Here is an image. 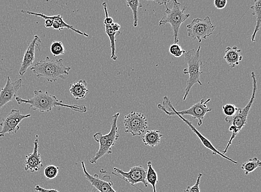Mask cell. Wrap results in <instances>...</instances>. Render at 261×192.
Wrapping results in <instances>:
<instances>
[{"mask_svg":"<svg viewBox=\"0 0 261 192\" xmlns=\"http://www.w3.org/2000/svg\"><path fill=\"white\" fill-rule=\"evenodd\" d=\"M33 93L34 95L30 99L25 100L22 99L20 96H16L15 100L19 105H29L30 109L42 113L49 112L56 107H66L81 114H85L87 112V107L86 105L63 104L62 101H59L55 95L51 94L47 91L35 90Z\"/></svg>","mask_w":261,"mask_h":192,"instance_id":"obj_1","label":"cell"},{"mask_svg":"<svg viewBox=\"0 0 261 192\" xmlns=\"http://www.w3.org/2000/svg\"><path fill=\"white\" fill-rule=\"evenodd\" d=\"M62 62V59H50L47 57L33 65L30 70L38 78L43 77L50 83L55 82L59 78L64 80L65 75H69L71 67L65 66Z\"/></svg>","mask_w":261,"mask_h":192,"instance_id":"obj_2","label":"cell"},{"mask_svg":"<svg viewBox=\"0 0 261 192\" xmlns=\"http://www.w3.org/2000/svg\"><path fill=\"white\" fill-rule=\"evenodd\" d=\"M251 78L253 84V92L251 99L249 100L248 103L244 107L243 109H238L236 114L233 117H226L225 121L227 123L231 124L229 130L232 132L231 137L229 141L226 149L222 152L223 155H226L227 152L232 145L233 140L236 138L237 135L241 131L242 129L246 125L247 117L251 107L253 104L257 89V81L254 72H251Z\"/></svg>","mask_w":261,"mask_h":192,"instance_id":"obj_3","label":"cell"},{"mask_svg":"<svg viewBox=\"0 0 261 192\" xmlns=\"http://www.w3.org/2000/svg\"><path fill=\"white\" fill-rule=\"evenodd\" d=\"M211 101V99H208L204 101V99L200 102L193 105L189 109L183 111H177L173 106L171 101L167 97L164 96L163 98V105L158 104V108L169 116H175L178 114L180 116L188 115L191 116L194 120H197L198 122L197 125L199 127L202 125L203 120L207 113L212 111V109L209 108L207 104Z\"/></svg>","mask_w":261,"mask_h":192,"instance_id":"obj_4","label":"cell"},{"mask_svg":"<svg viewBox=\"0 0 261 192\" xmlns=\"http://www.w3.org/2000/svg\"><path fill=\"white\" fill-rule=\"evenodd\" d=\"M201 46L195 50L192 49L185 52L183 55L187 64V67L183 70L184 75H189V78L187 81V86L185 89V94L183 99L185 101L189 95L191 89L196 83L202 86V83L200 80V76L203 72L201 71V67L202 65V60L200 54Z\"/></svg>","mask_w":261,"mask_h":192,"instance_id":"obj_5","label":"cell"},{"mask_svg":"<svg viewBox=\"0 0 261 192\" xmlns=\"http://www.w3.org/2000/svg\"><path fill=\"white\" fill-rule=\"evenodd\" d=\"M119 116H120V113L118 112L112 116L111 128L108 133L103 135L101 132H98L93 134L94 139L96 142L99 143V149L95 155L90 160L91 164H95L105 155H110L112 153L111 148L120 137L117 126L118 118Z\"/></svg>","mask_w":261,"mask_h":192,"instance_id":"obj_6","label":"cell"},{"mask_svg":"<svg viewBox=\"0 0 261 192\" xmlns=\"http://www.w3.org/2000/svg\"><path fill=\"white\" fill-rule=\"evenodd\" d=\"M181 5L178 0H174L173 8L169 9L167 5L165 13L159 22V26H162L169 24L171 25L173 32L174 43L179 42L178 35L180 27L183 22L189 19L190 14H185L184 11L187 8V5L184 6L183 9L181 8Z\"/></svg>","mask_w":261,"mask_h":192,"instance_id":"obj_7","label":"cell"},{"mask_svg":"<svg viewBox=\"0 0 261 192\" xmlns=\"http://www.w3.org/2000/svg\"><path fill=\"white\" fill-rule=\"evenodd\" d=\"M215 25L212 23L209 17L206 16L204 19L197 18L194 19L191 23L187 25L188 36L201 43L203 39H206L212 35Z\"/></svg>","mask_w":261,"mask_h":192,"instance_id":"obj_8","label":"cell"},{"mask_svg":"<svg viewBox=\"0 0 261 192\" xmlns=\"http://www.w3.org/2000/svg\"><path fill=\"white\" fill-rule=\"evenodd\" d=\"M125 132L130 133L133 137L139 136L147 128L145 116L141 113L132 111L124 116Z\"/></svg>","mask_w":261,"mask_h":192,"instance_id":"obj_9","label":"cell"},{"mask_svg":"<svg viewBox=\"0 0 261 192\" xmlns=\"http://www.w3.org/2000/svg\"><path fill=\"white\" fill-rule=\"evenodd\" d=\"M31 116V114H22L18 110H11L0 123V126L2 127L0 131V137H4L6 134H16L19 131V125L22 121Z\"/></svg>","mask_w":261,"mask_h":192,"instance_id":"obj_10","label":"cell"},{"mask_svg":"<svg viewBox=\"0 0 261 192\" xmlns=\"http://www.w3.org/2000/svg\"><path fill=\"white\" fill-rule=\"evenodd\" d=\"M114 171L115 174L120 175L121 178L123 179L126 182L135 186L136 184L142 183L147 187L146 181L147 170L143 166H134L130 168L129 172H126L122 170V169L115 167Z\"/></svg>","mask_w":261,"mask_h":192,"instance_id":"obj_11","label":"cell"},{"mask_svg":"<svg viewBox=\"0 0 261 192\" xmlns=\"http://www.w3.org/2000/svg\"><path fill=\"white\" fill-rule=\"evenodd\" d=\"M82 167L83 168V173L85 177L88 180V181L93 185V190L92 192H117L113 188V182L111 181L110 177L109 180H105L104 177L100 179L98 174H94L93 176L91 175L86 168V165L84 161L81 162Z\"/></svg>","mask_w":261,"mask_h":192,"instance_id":"obj_12","label":"cell"},{"mask_svg":"<svg viewBox=\"0 0 261 192\" xmlns=\"http://www.w3.org/2000/svg\"><path fill=\"white\" fill-rule=\"evenodd\" d=\"M41 46V39L39 36L35 35L33 37L24 54L19 71L20 76H23L28 69L33 65L35 60V50L38 49L40 52Z\"/></svg>","mask_w":261,"mask_h":192,"instance_id":"obj_13","label":"cell"},{"mask_svg":"<svg viewBox=\"0 0 261 192\" xmlns=\"http://www.w3.org/2000/svg\"><path fill=\"white\" fill-rule=\"evenodd\" d=\"M22 86L21 78L13 82L10 77L8 76L7 82L0 91V109L15 99L17 93Z\"/></svg>","mask_w":261,"mask_h":192,"instance_id":"obj_14","label":"cell"},{"mask_svg":"<svg viewBox=\"0 0 261 192\" xmlns=\"http://www.w3.org/2000/svg\"><path fill=\"white\" fill-rule=\"evenodd\" d=\"M39 135L33 142V150L32 153L26 156L25 161V170L32 173L38 172L43 167V160L41 154L39 153Z\"/></svg>","mask_w":261,"mask_h":192,"instance_id":"obj_15","label":"cell"},{"mask_svg":"<svg viewBox=\"0 0 261 192\" xmlns=\"http://www.w3.org/2000/svg\"><path fill=\"white\" fill-rule=\"evenodd\" d=\"M175 116H178L181 120H182L186 125H188L189 127L191 128L192 132L195 133L197 135V136L199 138L200 140L201 141L203 145L205 147L206 149L208 150L211 151L212 152V154L213 155H219L220 157H222L223 158V159L228 160L230 162H231L233 163L237 164L238 162L237 161H235L234 160H233L232 159H230L229 157H227L225 155H223L222 153H221L220 152L218 151L216 149H215L214 147V146L211 143L210 141L207 139L205 137H204L203 135L198 131V130L192 125V122H190L189 120H187L184 118L183 116H180L178 114H176Z\"/></svg>","mask_w":261,"mask_h":192,"instance_id":"obj_16","label":"cell"},{"mask_svg":"<svg viewBox=\"0 0 261 192\" xmlns=\"http://www.w3.org/2000/svg\"><path fill=\"white\" fill-rule=\"evenodd\" d=\"M241 52V50L237 46L228 47L226 49L224 59L231 68H235L241 63L243 59Z\"/></svg>","mask_w":261,"mask_h":192,"instance_id":"obj_17","label":"cell"},{"mask_svg":"<svg viewBox=\"0 0 261 192\" xmlns=\"http://www.w3.org/2000/svg\"><path fill=\"white\" fill-rule=\"evenodd\" d=\"M70 92L77 101L86 98L89 91L86 80H79L70 84Z\"/></svg>","mask_w":261,"mask_h":192,"instance_id":"obj_18","label":"cell"},{"mask_svg":"<svg viewBox=\"0 0 261 192\" xmlns=\"http://www.w3.org/2000/svg\"><path fill=\"white\" fill-rule=\"evenodd\" d=\"M163 135L158 130H149L147 131L142 137L143 143L151 148H155L161 142Z\"/></svg>","mask_w":261,"mask_h":192,"instance_id":"obj_19","label":"cell"},{"mask_svg":"<svg viewBox=\"0 0 261 192\" xmlns=\"http://www.w3.org/2000/svg\"><path fill=\"white\" fill-rule=\"evenodd\" d=\"M250 8L252 10V15L256 17V25L251 38V42H254L256 41V35L260 29L261 24V0H254L253 5Z\"/></svg>","mask_w":261,"mask_h":192,"instance_id":"obj_20","label":"cell"},{"mask_svg":"<svg viewBox=\"0 0 261 192\" xmlns=\"http://www.w3.org/2000/svg\"><path fill=\"white\" fill-rule=\"evenodd\" d=\"M105 29V33L108 36L110 42L111 56L110 58L112 60L116 61L118 57L116 54V36L121 35L120 31H114L112 30L111 25H104Z\"/></svg>","mask_w":261,"mask_h":192,"instance_id":"obj_21","label":"cell"},{"mask_svg":"<svg viewBox=\"0 0 261 192\" xmlns=\"http://www.w3.org/2000/svg\"><path fill=\"white\" fill-rule=\"evenodd\" d=\"M147 167L146 181L147 183L152 185L153 192H157L156 186L158 182V174L153 168L151 161L147 162Z\"/></svg>","mask_w":261,"mask_h":192,"instance_id":"obj_22","label":"cell"},{"mask_svg":"<svg viewBox=\"0 0 261 192\" xmlns=\"http://www.w3.org/2000/svg\"><path fill=\"white\" fill-rule=\"evenodd\" d=\"M260 166L261 162L257 157H254L253 159H249L247 161L243 163L241 166V169L247 176L249 173L253 172Z\"/></svg>","mask_w":261,"mask_h":192,"instance_id":"obj_23","label":"cell"},{"mask_svg":"<svg viewBox=\"0 0 261 192\" xmlns=\"http://www.w3.org/2000/svg\"><path fill=\"white\" fill-rule=\"evenodd\" d=\"M127 7L132 11L133 14V26L137 27L138 24V10L143 7L142 5L139 2V0H127Z\"/></svg>","mask_w":261,"mask_h":192,"instance_id":"obj_24","label":"cell"},{"mask_svg":"<svg viewBox=\"0 0 261 192\" xmlns=\"http://www.w3.org/2000/svg\"><path fill=\"white\" fill-rule=\"evenodd\" d=\"M50 52L54 57L64 55L65 54V49L63 43L61 41H54L50 46Z\"/></svg>","mask_w":261,"mask_h":192,"instance_id":"obj_25","label":"cell"},{"mask_svg":"<svg viewBox=\"0 0 261 192\" xmlns=\"http://www.w3.org/2000/svg\"><path fill=\"white\" fill-rule=\"evenodd\" d=\"M59 167L54 165H49L44 169V174L49 180H52L58 176Z\"/></svg>","mask_w":261,"mask_h":192,"instance_id":"obj_26","label":"cell"},{"mask_svg":"<svg viewBox=\"0 0 261 192\" xmlns=\"http://www.w3.org/2000/svg\"><path fill=\"white\" fill-rule=\"evenodd\" d=\"M169 53L175 58H180L185 53V51L181 47L178 43H173L169 47Z\"/></svg>","mask_w":261,"mask_h":192,"instance_id":"obj_27","label":"cell"},{"mask_svg":"<svg viewBox=\"0 0 261 192\" xmlns=\"http://www.w3.org/2000/svg\"><path fill=\"white\" fill-rule=\"evenodd\" d=\"M222 112L226 117H233L238 110V107L234 105L226 104L222 106Z\"/></svg>","mask_w":261,"mask_h":192,"instance_id":"obj_28","label":"cell"},{"mask_svg":"<svg viewBox=\"0 0 261 192\" xmlns=\"http://www.w3.org/2000/svg\"><path fill=\"white\" fill-rule=\"evenodd\" d=\"M202 176V173L198 174L195 184L193 186H187L184 192H200V184Z\"/></svg>","mask_w":261,"mask_h":192,"instance_id":"obj_29","label":"cell"},{"mask_svg":"<svg viewBox=\"0 0 261 192\" xmlns=\"http://www.w3.org/2000/svg\"><path fill=\"white\" fill-rule=\"evenodd\" d=\"M104 8V10L105 15V19L103 21V23L104 25H111L113 23V19L111 17L109 16L108 11H107V4L106 2H104L102 4Z\"/></svg>","mask_w":261,"mask_h":192,"instance_id":"obj_30","label":"cell"},{"mask_svg":"<svg viewBox=\"0 0 261 192\" xmlns=\"http://www.w3.org/2000/svg\"><path fill=\"white\" fill-rule=\"evenodd\" d=\"M227 4H228V0H214V1L215 7L218 10L224 9Z\"/></svg>","mask_w":261,"mask_h":192,"instance_id":"obj_31","label":"cell"},{"mask_svg":"<svg viewBox=\"0 0 261 192\" xmlns=\"http://www.w3.org/2000/svg\"><path fill=\"white\" fill-rule=\"evenodd\" d=\"M35 189L36 191L38 192H60L55 189H45L41 187V186L39 185H36L35 187Z\"/></svg>","mask_w":261,"mask_h":192,"instance_id":"obj_32","label":"cell"},{"mask_svg":"<svg viewBox=\"0 0 261 192\" xmlns=\"http://www.w3.org/2000/svg\"><path fill=\"white\" fill-rule=\"evenodd\" d=\"M146 1L155 2L160 5H165L171 2V0H146Z\"/></svg>","mask_w":261,"mask_h":192,"instance_id":"obj_33","label":"cell"},{"mask_svg":"<svg viewBox=\"0 0 261 192\" xmlns=\"http://www.w3.org/2000/svg\"><path fill=\"white\" fill-rule=\"evenodd\" d=\"M111 29L113 31L117 32L119 31V30L121 29V26L117 23H113L111 24Z\"/></svg>","mask_w":261,"mask_h":192,"instance_id":"obj_34","label":"cell"}]
</instances>
